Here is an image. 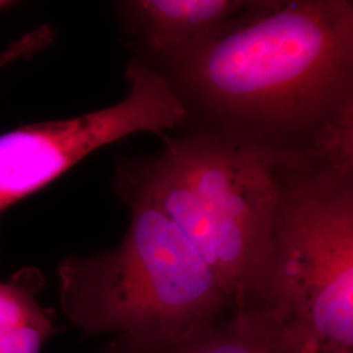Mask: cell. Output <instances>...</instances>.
Wrapping results in <instances>:
<instances>
[{"mask_svg":"<svg viewBox=\"0 0 353 353\" xmlns=\"http://www.w3.org/2000/svg\"><path fill=\"white\" fill-rule=\"evenodd\" d=\"M114 341L119 353H290L265 321L236 312L153 348H135L118 338Z\"/></svg>","mask_w":353,"mask_h":353,"instance_id":"cell-8","label":"cell"},{"mask_svg":"<svg viewBox=\"0 0 353 353\" xmlns=\"http://www.w3.org/2000/svg\"><path fill=\"white\" fill-rule=\"evenodd\" d=\"M250 0H125L115 4L125 34L138 52L205 37Z\"/></svg>","mask_w":353,"mask_h":353,"instance_id":"cell-6","label":"cell"},{"mask_svg":"<svg viewBox=\"0 0 353 353\" xmlns=\"http://www.w3.org/2000/svg\"><path fill=\"white\" fill-rule=\"evenodd\" d=\"M276 164L281 210L261 318L290 353H353V169Z\"/></svg>","mask_w":353,"mask_h":353,"instance_id":"cell-4","label":"cell"},{"mask_svg":"<svg viewBox=\"0 0 353 353\" xmlns=\"http://www.w3.org/2000/svg\"><path fill=\"white\" fill-rule=\"evenodd\" d=\"M99 353H119L118 352V347H117V343L115 341L109 343L105 348H102L101 351Z\"/></svg>","mask_w":353,"mask_h":353,"instance_id":"cell-10","label":"cell"},{"mask_svg":"<svg viewBox=\"0 0 353 353\" xmlns=\"http://www.w3.org/2000/svg\"><path fill=\"white\" fill-rule=\"evenodd\" d=\"M54 37L55 33L49 26H38L34 30L26 33V36L19 38L6 50L0 52V71L19 59L29 58L37 54L38 51L46 49L52 43Z\"/></svg>","mask_w":353,"mask_h":353,"instance_id":"cell-9","label":"cell"},{"mask_svg":"<svg viewBox=\"0 0 353 353\" xmlns=\"http://www.w3.org/2000/svg\"><path fill=\"white\" fill-rule=\"evenodd\" d=\"M45 284L34 267L19 270L0 281V353H41L45 343L61 327L54 310L39 305L37 294Z\"/></svg>","mask_w":353,"mask_h":353,"instance_id":"cell-7","label":"cell"},{"mask_svg":"<svg viewBox=\"0 0 353 353\" xmlns=\"http://www.w3.org/2000/svg\"><path fill=\"white\" fill-rule=\"evenodd\" d=\"M131 211L119 246L58 267L64 314L85 336L153 348L234 312L214 272L148 195L114 178Z\"/></svg>","mask_w":353,"mask_h":353,"instance_id":"cell-3","label":"cell"},{"mask_svg":"<svg viewBox=\"0 0 353 353\" xmlns=\"http://www.w3.org/2000/svg\"><path fill=\"white\" fill-rule=\"evenodd\" d=\"M10 6H12V3H10V1H1V0H0V10H3V8H6V7H10Z\"/></svg>","mask_w":353,"mask_h":353,"instance_id":"cell-11","label":"cell"},{"mask_svg":"<svg viewBox=\"0 0 353 353\" xmlns=\"http://www.w3.org/2000/svg\"><path fill=\"white\" fill-rule=\"evenodd\" d=\"M125 75L128 93L115 105L0 135V212L43 189L101 147L132 134L163 135L186 125L182 102L159 71L132 57Z\"/></svg>","mask_w":353,"mask_h":353,"instance_id":"cell-5","label":"cell"},{"mask_svg":"<svg viewBox=\"0 0 353 353\" xmlns=\"http://www.w3.org/2000/svg\"><path fill=\"white\" fill-rule=\"evenodd\" d=\"M164 138L160 153L121 161L115 178L174 221L239 316H263L281 210L278 164L205 132Z\"/></svg>","mask_w":353,"mask_h":353,"instance_id":"cell-2","label":"cell"},{"mask_svg":"<svg viewBox=\"0 0 353 353\" xmlns=\"http://www.w3.org/2000/svg\"><path fill=\"white\" fill-rule=\"evenodd\" d=\"M191 131L279 164L353 168V3L250 0L205 37L137 55Z\"/></svg>","mask_w":353,"mask_h":353,"instance_id":"cell-1","label":"cell"}]
</instances>
